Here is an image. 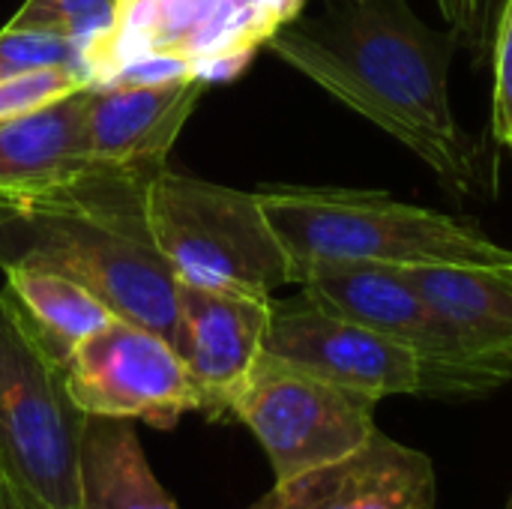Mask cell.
I'll return each instance as SVG.
<instances>
[{
	"label": "cell",
	"instance_id": "cell-1",
	"mask_svg": "<svg viewBox=\"0 0 512 509\" xmlns=\"http://www.w3.org/2000/svg\"><path fill=\"white\" fill-rule=\"evenodd\" d=\"M453 36L408 0H318L270 36V51L411 150L453 201L486 198L480 144L450 96Z\"/></svg>",
	"mask_w": 512,
	"mask_h": 509
},
{
	"label": "cell",
	"instance_id": "cell-2",
	"mask_svg": "<svg viewBox=\"0 0 512 509\" xmlns=\"http://www.w3.org/2000/svg\"><path fill=\"white\" fill-rule=\"evenodd\" d=\"M156 174L93 162L69 180L0 192V267L63 273L117 318L180 351L177 276L147 222V186Z\"/></svg>",
	"mask_w": 512,
	"mask_h": 509
},
{
	"label": "cell",
	"instance_id": "cell-3",
	"mask_svg": "<svg viewBox=\"0 0 512 509\" xmlns=\"http://www.w3.org/2000/svg\"><path fill=\"white\" fill-rule=\"evenodd\" d=\"M288 264L291 285L318 267H456L510 261L512 249L492 240L474 219H459L387 192L339 186L255 189Z\"/></svg>",
	"mask_w": 512,
	"mask_h": 509
},
{
	"label": "cell",
	"instance_id": "cell-4",
	"mask_svg": "<svg viewBox=\"0 0 512 509\" xmlns=\"http://www.w3.org/2000/svg\"><path fill=\"white\" fill-rule=\"evenodd\" d=\"M264 354L375 402L387 396L480 399L512 378V363L426 357L405 342L315 306L303 294L273 300Z\"/></svg>",
	"mask_w": 512,
	"mask_h": 509
},
{
	"label": "cell",
	"instance_id": "cell-5",
	"mask_svg": "<svg viewBox=\"0 0 512 509\" xmlns=\"http://www.w3.org/2000/svg\"><path fill=\"white\" fill-rule=\"evenodd\" d=\"M90 417L66 387V366L0 291V471L54 509H78V459Z\"/></svg>",
	"mask_w": 512,
	"mask_h": 509
},
{
	"label": "cell",
	"instance_id": "cell-6",
	"mask_svg": "<svg viewBox=\"0 0 512 509\" xmlns=\"http://www.w3.org/2000/svg\"><path fill=\"white\" fill-rule=\"evenodd\" d=\"M147 222L177 282L252 294L291 285V264L255 192L162 168L147 186Z\"/></svg>",
	"mask_w": 512,
	"mask_h": 509
},
{
	"label": "cell",
	"instance_id": "cell-7",
	"mask_svg": "<svg viewBox=\"0 0 512 509\" xmlns=\"http://www.w3.org/2000/svg\"><path fill=\"white\" fill-rule=\"evenodd\" d=\"M375 405L372 396L264 354L231 402V417L258 438L276 483H285L363 447L378 432Z\"/></svg>",
	"mask_w": 512,
	"mask_h": 509
},
{
	"label": "cell",
	"instance_id": "cell-8",
	"mask_svg": "<svg viewBox=\"0 0 512 509\" xmlns=\"http://www.w3.org/2000/svg\"><path fill=\"white\" fill-rule=\"evenodd\" d=\"M66 387L87 417L174 429L183 414H204V396L159 333L114 318L66 357Z\"/></svg>",
	"mask_w": 512,
	"mask_h": 509
},
{
	"label": "cell",
	"instance_id": "cell-9",
	"mask_svg": "<svg viewBox=\"0 0 512 509\" xmlns=\"http://www.w3.org/2000/svg\"><path fill=\"white\" fill-rule=\"evenodd\" d=\"M276 30L279 24L255 0H126L114 30L84 48V66L96 87L144 54L177 57L189 66L222 54L255 57Z\"/></svg>",
	"mask_w": 512,
	"mask_h": 509
},
{
	"label": "cell",
	"instance_id": "cell-10",
	"mask_svg": "<svg viewBox=\"0 0 512 509\" xmlns=\"http://www.w3.org/2000/svg\"><path fill=\"white\" fill-rule=\"evenodd\" d=\"M177 309L180 357L204 396V417L213 423L228 420L231 402L264 357L273 294L177 282Z\"/></svg>",
	"mask_w": 512,
	"mask_h": 509
},
{
	"label": "cell",
	"instance_id": "cell-11",
	"mask_svg": "<svg viewBox=\"0 0 512 509\" xmlns=\"http://www.w3.org/2000/svg\"><path fill=\"white\" fill-rule=\"evenodd\" d=\"M300 294L315 306L372 327L438 360H489L474 354L447 315L411 282L405 270L342 264L300 276ZM504 363V360H501Z\"/></svg>",
	"mask_w": 512,
	"mask_h": 509
},
{
	"label": "cell",
	"instance_id": "cell-12",
	"mask_svg": "<svg viewBox=\"0 0 512 509\" xmlns=\"http://www.w3.org/2000/svg\"><path fill=\"white\" fill-rule=\"evenodd\" d=\"M435 498L432 459L375 432L354 453L273 483L249 509H435Z\"/></svg>",
	"mask_w": 512,
	"mask_h": 509
},
{
	"label": "cell",
	"instance_id": "cell-13",
	"mask_svg": "<svg viewBox=\"0 0 512 509\" xmlns=\"http://www.w3.org/2000/svg\"><path fill=\"white\" fill-rule=\"evenodd\" d=\"M204 81L195 75L147 87H87L84 144L93 162L162 171L192 117Z\"/></svg>",
	"mask_w": 512,
	"mask_h": 509
},
{
	"label": "cell",
	"instance_id": "cell-14",
	"mask_svg": "<svg viewBox=\"0 0 512 509\" xmlns=\"http://www.w3.org/2000/svg\"><path fill=\"white\" fill-rule=\"evenodd\" d=\"M405 273L447 315L474 354L512 363V258L495 264L414 267Z\"/></svg>",
	"mask_w": 512,
	"mask_h": 509
},
{
	"label": "cell",
	"instance_id": "cell-15",
	"mask_svg": "<svg viewBox=\"0 0 512 509\" xmlns=\"http://www.w3.org/2000/svg\"><path fill=\"white\" fill-rule=\"evenodd\" d=\"M84 90L0 123V192L69 180L93 165L84 144Z\"/></svg>",
	"mask_w": 512,
	"mask_h": 509
},
{
	"label": "cell",
	"instance_id": "cell-16",
	"mask_svg": "<svg viewBox=\"0 0 512 509\" xmlns=\"http://www.w3.org/2000/svg\"><path fill=\"white\" fill-rule=\"evenodd\" d=\"M78 509H180L156 480L132 420L90 417L78 459Z\"/></svg>",
	"mask_w": 512,
	"mask_h": 509
},
{
	"label": "cell",
	"instance_id": "cell-17",
	"mask_svg": "<svg viewBox=\"0 0 512 509\" xmlns=\"http://www.w3.org/2000/svg\"><path fill=\"white\" fill-rule=\"evenodd\" d=\"M3 273L6 291L63 363L84 339L117 318L90 288L63 273L42 267H12Z\"/></svg>",
	"mask_w": 512,
	"mask_h": 509
},
{
	"label": "cell",
	"instance_id": "cell-18",
	"mask_svg": "<svg viewBox=\"0 0 512 509\" xmlns=\"http://www.w3.org/2000/svg\"><path fill=\"white\" fill-rule=\"evenodd\" d=\"M117 15V0H24L6 27L72 39L87 48L114 30Z\"/></svg>",
	"mask_w": 512,
	"mask_h": 509
},
{
	"label": "cell",
	"instance_id": "cell-19",
	"mask_svg": "<svg viewBox=\"0 0 512 509\" xmlns=\"http://www.w3.org/2000/svg\"><path fill=\"white\" fill-rule=\"evenodd\" d=\"M54 66H69L81 69L84 66V48L72 39L48 36V33H33V30H0V81L36 69H54ZM90 78V75H87Z\"/></svg>",
	"mask_w": 512,
	"mask_h": 509
},
{
	"label": "cell",
	"instance_id": "cell-20",
	"mask_svg": "<svg viewBox=\"0 0 512 509\" xmlns=\"http://www.w3.org/2000/svg\"><path fill=\"white\" fill-rule=\"evenodd\" d=\"M84 87H90V78L81 69H69V66L36 69V72L3 78L0 81V123L33 114Z\"/></svg>",
	"mask_w": 512,
	"mask_h": 509
},
{
	"label": "cell",
	"instance_id": "cell-21",
	"mask_svg": "<svg viewBox=\"0 0 512 509\" xmlns=\"http://www.w3.org/2000/svg\"><path fill=\"white\" fill-rule=\"evenodd\" d=\"M495 96H492V129L501 144L512 150V0L504 3L495 24Z\"/></svg>",
	"mask_w": 512,
	"mask_h": 509
},
{
	"label": "cell",
	"instance_id": "cell-22",
	"mask_svg": "<svg viewBox=\"0 0 512 509\" xmlns=\"http://www.w3.org/2000/svg\"><path fill=\"white\" fill-rule=\"evenodd\" d=\"M453 33L483 60L492 51V24H489V3L486 0H456Z\"/></svg>",
	"mask_w": 512,
	"mask_h": 509
},
{
	"label": "cell",
	"instance_id": "cell-23",
	"mask_svg": "<svg viewBox=\"0 0 512 509\" xmlns=\"http://www.w3.org/2000/svg\"><path fill=\"white\" fill-rule=\"evenodd\" d=\"M0 489H3V509H54L6 471H0Z\"/></svg>",
	"mask_w": 512,
	"mask_h": 509
},
{
	"label": "cell",
	"instance_id": "cell-24",
	"mask_svg": "<svg viewBox=\"0 0 512 509\" xmlns=\"http://www.w3.org/2000/svg\"><path fill=\"white\" fill-rule=\"evenodd\" d=\"M489 3V24H492V36H495V24H498V15H501V9H504V3L507 0H486ZM495 42V39H492Z\"/></svg>",
	"mask_w": 512,
	"mask_h": 509
},
{
	"label": "cell",
	"instance_id": "cell-25",
	"mask_svg": "<svg viewBox=\"0 0 512 509\" xmlns=\"http://www.w3.org/2000/svg\"><path fill=\"white\" fill-rule=\"evenodd\" d=\"M438 6H441V12H444V18L453 24V18H456V0H438Z\"/></svg>",
	"mask_w": 512,
	"mask_h": 509
},
{
	"label": "cell",
	"instance_id": "cell-26",
	"mask_svg": "<svg viewBox=\"0 0 512 509\" xmlns=\"http://www.w3.org/2000/svg\"><path fill=\"white\" fill-rule=\"evenodd\" d=\"M0 509H3V489H0Z\"/></svg>",
	"mask_w": 512,
	"mask_h": 509
},
{
	"label": "cell",
	"instance_id": "cell-27",
	"mask_svg": "<svg viewBox=\"0 0 512 509\" xmlns=\"http://www.w3.org/2000/svg\"><path fill=\"white\" fill-rule=\"evenodd\" d=\"M507 509H512V495H510V504H507Z\"/></svg>",
	"mask_w": 512,
	"mask_h": 509
},
{
	"label": "cell",
	"instance_id": "cell-28",
	"mask_svg": "<svg viewBox=\"0 0 512 509\" xmlns=\"http://www.w3.org/2000/svg\"><path fill=\"white\" fill-rule=\"evenodd\" d=\"M117 3H126V0H117Z\"/></svg>",
	"mask_w": 512,
	"mask_h": 509
}]
</instances>
